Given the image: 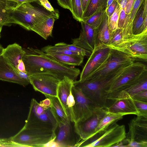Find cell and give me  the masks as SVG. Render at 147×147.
Segmentation results:
<instances>
[{
	"label": "cell",
	"instance_id": "obj_31",
	"mask_svg": "<svg viewBox=\"0 0 147 147\" xmlns=\"http://www.w3.org/2000/svg\"><path fill=\"white\" fill-rule=\"evenodd\" d=\"M41 50L45 53L49 54H67L82 55L79 53L71 51L55 45H48L42 48Z\"/></svg>",
	"mask_w": 147,
	"mask_h": 147
},
{
	"label": "cell",
	"instance_id": "obj_8",
	"mask_svg": "<svg viewBox=\"0 0 147 147\" xmlns=\"http://www.w3.org/2000/svg\"><path fill=\"white\" fill-rule=\"evenodd\" d=\"M146 70V65L139 62H134L128 66L112 84L107 92V99L110 100L120 92L127 89Z\"/></svg>",
	"mask_w": 147,
	"mask_h": 147
},
{
	"label": "cell",
	"instance_id": "obj_33",
	"mask_svg": "<svg viewBox=\"0 0 147 147\" xmlns=\"http://www.w3.org/2000/svg\"><path fill=\"white\" fill-rule=\"evenodd\" d=\"M71 12L74 18L80 22H84L83 11L80 0H70Z\"/></svg>",
	"mask_w": 147,
	"mask_h": 147
},
{
	"label": "cell",
	"instance_id": "obj_48",
	"mask_svg": "<svg viewBox=\"0 0 147 147\" xmlns=\"http://www.w3.org/2000/svg\"><path fill=\"white\" fill-rule=\"evenodd\" d=\"M83 13L85 10L90 0H80Z\"/></svg>",
	"mask_w": 147,
	"mask_h": 147
},
{
	"label": "cell",
	"instance_id": "obj_42",
	"mask_svg": "<svg viewBox=\"0 0 147 147\" xmlns=\"http://www.w3.org/2000/svg\"><path fill=\"white\" fill-rule=\"evenodd\" d=\"M58 4L63 8L71 11L70 0H57Z\"/></svg>",
	"mask_w": 147,
	"mask_h": 147
},
{
	"label": "cell",
	"instance_id": "obj_51",
	"mask_svg": "<svg viewBox=\"0 0 147 147\" xmlns=\"http://www.w3.org/2000/svg\"><path fill=\"white\" fill-rule=\"evenodd\" d=\"M4 49L2 45L0 44V56L2 55Z\"/></svg>",
	"mask_w": 147,
	"mask_h": 147
},
{
	"label": "cell",
	"instance_id": "obj_23",
	"mask_svg": "<svg viewBox=\"0 0 147 147\" xmlns=\"http://www.w3.org/2000/svg\"><path fill=\"white\" fill-rule=\"evenodd\" d=\"M57 19L54 16L48 17L37 24L31 30L46 40L51 36L54 23Z\"/></svg>",
	"mask_w": 147,
	"mask_h": 147
},
{
	"label": "cell",
	"instance_id": "obj_25",
	"mask_svg": "<svg viewBox=\"0 0 147 147\" xmlns=\"http://www.w3.org/2000/svg\"><path fill=\"white\" fill-rule=\"evenodd\" d=\"M47 98L51 100L50 107L58 125L65 124L67 122L70 121L66 115L58 98L54 96H49Z\"/></svg>",
	"mask_w": 147,
	"mask_h": 147
},
{
	"label": "cell",
	"instance_id": "obj_43",
	"mask_svg": "<svg viewBox=\"0 0 147 147\" xmlns=\"http://www.w3.org/2000/svg\"><path fill=\"white\" fill-rule=\"evenodd\" d=\"M135 0H128L125 7L124 8L125 12L127 14L130 13Z\"/></svg>",
	"mask_w": 147,
	"mask_h": 147
},
{
	"label": "cell",
	"instance_id": "obj_50",
	"mask_svg": "<svg viewBox=\"0 0 147 147\" xmlns=\"http://www.w3.org/2000/svg\"><path fill=\"white\" fill-rule=\"evenodd\" d=\"M114 0H107L106 8H107L109 6Z\"/></svg>",
	"mask_w": 147,
	"mask_h": 147
},
{
	"label": "cell",
	"instance_id": "obj_2",
	"mask_svg": "<svg viewBox=\"0 0 147 147\" xmlns=\"http://www.w3.org/2000/svg\"><path fill=\"white\" fill-rule=\"evenodd\" d=\"M126 67L103 78L86 79L82 81L75 80L74 81V86L80 89L83 94L97 106L105 109L107 107L108 90Z\"/></svg>",
	"mask_w": 147,
	"mask_h": 147
},
{
	"label": "cell",
	"instance_id": "obj_7",
	"mask_svg": "<svg viewBox=\"0 0 147 147\" xmlns=\"http://www.w3.org/2000/svg\"><path fill=\"white\" fill-rule=\"evenodd\" d=\"M55 133L23 127L16 134L10 138L18 146L45 147L54 140Z\"/></svg>",
	"mask_w": 147,
	"mask_h": 147
},
{
	"label": "cell",
	"instance_id": "obj_13",
	"mask_svg": "<svg viewBox=\"0 0 147 147\" xmlns=\"http://www.w3.org/2000/svg\"><path fill=\"white\" fill-rule=\"evenodd\" d=\"M111 50L105 45L95 47L80 74L79 80H85L97 69L107 59Z\"/></svg>",
	"mask_w": 147,
	"mask_h": 147
},
{
	"label": "cell",
	"instance_id": "obj_19",
	"mask_svg": "<svg viewBox=\"0 0 147 147\" xmlns=\"http://www.w3.org/2000/svg\"><path fill=\"white\" fill-rule=\"evenodd\" d=\"M74 81L70 78L65 77L59 82L57 91V97L70 121V114L67 105V101L74 85Z\"/></svg>",
	"mask_w": 147,
	"mask_h": 147
},
{
	"label": "cell",
	"instance_id": "obj_36",
	"mask_svg": "<svg viewBox=\"0 0 147 147\" xmlns=\"http://www.w3.org/2000/svg\"><path fill=\"white\" fill-rule=\"evenodd\" d=\"M123 40L122 29L118 28L112 33L108 46L117 44Z\"/></svg>",
	"mask_w": 147,
	"mask_h": 147
},
{
	"label": "cell",
	"instance_id": "obj_10",
	"mask_svg": "<svg viewBox=\"0 0 147 147\" xmlns=\"http://www.w3.org/2000/svg\"><path fill=\"white\" fill-rule=\"evenodd\" d=\"M71 91L75 101L73 109V122L75 123L84 121L91 117L99 107L86 97L80 89L74 85Z\"/></svg>",
	"mask_w": 147,
	"mask_h": 147
},
{
	"label": "cell",
	"instance_id": "obj_3",
	"mask_svg": "<svg viewBox=\"0 0 147 147\" xmlns=\"http://www.w3.org/2000/svg\"><path fill=\"white\" fill-rule=\"evenodd\" d=\"M50 16L59 19V12L47 11L32 5L30 3L18 5L12 11L11 17L14 24H19L28 30H31L33 27L40 21Z\"/></svg>",
	"mask_w": 147,
	"mask_h": 147
},
{
	"label": "cell",
	"instance_id": "obj_28",
	"mask_svg": "<svg viewBox=\"0 0 147 147\" xmlns=\"http://www.w3.org/2000/svg\"><path fill=\"white\" fill-rule=\"evenodd\" d=\"M147 90V70L131 85L124 90L131 96L143 91Z\"/></svg>",
	"mask_w": 147,
	"mask_h": 147
},
{
	"label": "cell",
	"instance_id": "obj_26",
	"mask_svg": "<svg viewBox=\"0 0 147 147\" xmlns=\"http://www.w3.org/2000/svg\"><path fill=\"white\" fill-rule=\"evenodd\" d=\"M144 0H136L130 13L128 14L122 29L123 39L128 38L132 34L133 20L140 7Z\"/></svg>",
	"mask_w": 147,
	"mask_h": 147
},
{
	"label": "cell",
	"instance_id": "obj_49",
	"mask_svg": "<svg viewBox=\"0 0 147 147\" xmlns=\"http://www.w3.org/2000/svg\"><path fill=\"white\" fill-rule=\"evenodd\" d=\"M122 8H124L128 0H115Z\"/></svg>",
	"mask_w": 147,
	"mask_h": 147
},
{
	"label": "cell",
	"instance_id": "obj_29",
	"mask_svg": "<svg viewBox=\"0 0 147 147\" xmlns=\"http://www.w3.org/2000/svg\"><path fill=\"white\" fill-rule=\"evenodd\" d=\"M107 0H90L83 13V21L96 12L106 9Z\"/></svg>",
	"mask_w": 147,
	"mask_h": 147
},
{
	"label": "cell",
	"instance_id": "obj_46",
	"mask_svg": "<svg viewBox=\"0 0 147 147\" xmlns=\"http://www.w3.org/2000/svg\"><path fill=\"white\" fill-rule=\"evenodd\" d=\"M17 69L19 71L27 73L25 65L22 59L19 62L18 65Z\"/></svg>",
	"mask_w": 147,
	"mask_h": 147
},
{
	"label": "cell",
	"instance_id": "obj_9",
	"mask_svg": "<svg viewBox=\"0 0 147 147\" xmlns=\"http://www.w3.org/2000/svg\"><path fill=\"white\" fill-rule=\"evenodd\" d=\"M134 61L133 59L125 53L111 49L105 62L86 79L105 78L120 69L127 67Z\"/></svg>",
	"mask_w": 147,
	"mask_h": 147
},
{
	"label": "cell",
	"instance_id": "obj_18",
	"mask_svg": "<svg viewBox=\"0 0 147 147\" xmlns=\"http://www.w3.org/2000/svg\"><path fill=\"white\" fill-rule=\"evenodd\" d=\"M0 80L16 83L26 86L30 83L21 78L2 55L0 56Z\"/></svg>",
	"mask_w": 147,
	"mask_h": 147
},
{
	"label": "cell",
	"instance_id": "obj_1",
	"mask_svg": "<svg viewBox=\"0 0 147 147\" xmlns=\"http://www.w3.org/2000/svg\"><path fill=\"white\" fill-rule=\"evenodd\" d=\"M24 49L26 53L22 60L29 75L49 73L56 76L61 80L66 76L75 81L80 74L78 68L58 62L41 49L30 47Z\"/></svg>",
	"mask_w": 147,
	"mask_h": 147
},
{
	"label": "cell",
	"instance_id": "obj_21",
	"mask_svg": "<svg viewBox=\"0 0 147 147\" xmlns=\"http://www.w3.org/2000/svg\"><path fill=\"white\" fill-rule=\"evenodd\" d=\"M108 20L106 13L98 27L95 29V47L102 45L107 46L109 43L112 33L109 29Z\"/></svg>",
	"mask_w": 147,
	"mask_h": 147
},
{
	"label": "cell",
	"instance_id": "obj_41",
	"mask_svg": "<svg viewBox=\"0 0 147 147\" xmlns=\"http://www.w3.org/2000/svg\"><path fill=\"white\" fill-rule=\"evenodd\" d=\"M118 3L114 0L112 3L106 9V13L108 17H110L114 12Z\"/></svg>",
	"mask_w": 147,
	"mask_h": 147
},
{
	"label": "cell",
	"instance_id": "obj_20",
	"mask_svg": "<svg viewBox=\"0 0 147 147\" xmlns=\"http://www.w3.org/2000/svg\"><path fill=\"white\" fill-rule=\"evenodd\" d=\"M26 52L24 49L15 43L8 45L4 49L2 55L18 73L17 66L19 62L22 59Z\"/></svg>",
	"mask_w": 147,
	"mask_h": 147
},
{
	"label": "cell",
	"instance_id": "obj_11",
	"mask_svg": "<svg viewBox=\"0 0 147 147\" xmlns=\"http://www.w3.org/2000/svg\"><path fill=\"white\" fill-rule=\"evenodd\" d=\"M29 77L30 84L35 90L41 92L46 98L57 97L58 86L61 80L56 76L41 73L29 75Z\"/></svg>",
	"mask_w": 147,
	"mask_h": 147
},
{
	"label": "cell",
	"instance_id": "obj_16",
	"mask_svg": "<svg viewBox=\"0 0 147 147\" xmlns=\"http://www.w3.org/2000/svg\"><path fill=\"white\" fill-rule=\"evenodd\" d=\"M70 121L65 124L58 125L55 139L48 146L61 147H76V143L73 138Z\"/></svg>",
	"mask_w": 147,
	"mask_h": 147
},
{
	"label": "cell",
	"instance_id": "obj_44",
	"mask_svg": "<svg viewBox=\"0 0 147 147\" xmlns=\"http://www.w3.org/2000/svg\"><path fill=\"white\" fill-rule=\"evenodd\" d=\"M127 146L131 147H147V143L131 142L127 144Z\"/></svg>",
	"mask_w": 147,
	"mask_h": 147
},
{
	"label": "cell",
	"instance_id": "obj_45",
	"mask_svg": "<svg viewBox=\"0 0 147 147\" xmlns=\"http://www.w3.org/2000/svg\"><path fill=\"white\" fill-rule=\"evenodd\" d=\"M42 106L45 107H50L51 105V101L50 99L48 98L39 103Z\"/></svg>",
	"mask_w": 147,
	"mask_h": 147
},
{
	"label": "cell",
	"instance_id": "obj_39",
	"mask_svg": "<svg viewBox=\"0 0 147 147\" xmlns=\"http://www.w3.org/2000/svg\"><path fill=\"white\" fill-rule=\"evenodd\" d=\"M128 15L125 13L124 9L121 8L118 21V28L123 29Z\"/></svg>",
	"mask_w": 147,
	"mask_h": 147
},
{
	"label": "cell",
	"instance_id": "obj_12",
	"mask_svg": "<svg viewBox=\"0 0 147 147\" xmlns=\"http://www.w3.org/2000/svg\"><path fill=\"white\" fill-rule=\"evenodd\" d=\"M110 100L113 102L105 109L107 112L123 116L134 114L138 115V112L131 96L125 91L122 90Z\"/></svg>",
	"mask_w": 147,
	"mask_h": 147
},
{
	"label": "cell",
	"instance_id": "obj_14",
	"mask_svg": "<svg viewBox=\"0 0 147 147\" xmlns=\"http://www.w3.org/2000/svg\"><path fill=\"white\" fill-rule=\"evenodd\" d=\"M107 112L105 109L98 107L89 118L74 123V131L81 141L87 139L95 133L96 128Z\"/></svg>",
	"mask_w": 147,
	"mask_h": 147
},
{
	"label": "cell",
	"instance_id": "obj_24",
	"mask_svg": "<svg viewBox=\"0 0 147 147\" xmlns=\"http://www.w3.org/2000/svg\"><path fill=\"white\" fill-rule=\"evenodd\" d=\"M147 0H144L138 10L133 20L132 26V34H139L147 30L143 26L144 18L147 16Z\"/></svg>",
	"mask_w": 147,
	"mask_h": 147
},
{
	"label": "cell",
	"instance_id": "obj_34",
	"mask_svg": "<svg viewBox=\"0 0 147 147\" xmlns=\"http://www.w3.org/2000/svg\"><path fill=\"white\" fill-rule=\"evenodd\" d=\"M121 7L118 3L116 8L112 15L108 18V25L109 29L112 32L118 28V23Z\"/></svg>",
	"mask_w": 147,
	"mask_h": 147
},
{
	"label": "cell",
	"instance_id": "obj_4",
	"mask_svg": "<svg viewBox=\"0 0 147 147\" xmlns=\"http://www.w3.org/2000/svg\"><path fill=\"white\" fill-rule=\"evenodd\" d=\"M57 126L58 123L50 107H43L36 100L32 98L28 117L23 127L55 133Z\"/></svg>",
	"mask_w": 147,
	"mask_h": 147
},
{
	"label": "cell",
	"instance_id": "obj_5",
	"mask_svg": "<svg viewBox=\"0 0 147 147\" xmlns=\"http://www.w3.org/2000/svg\"><path fill=\"white\" fill-rule=\"evenodd\" d=\"M126 134L125 126L114 122L87 139L81 141L78 147H112L124 140Z\"/></svg>",
	"mask_w": 147,
	"mask_h": 147
},
{
	"label": "cell",
	"instance_id": "obj_47",
	"mask_svg": "<svg viewBox=\"0 0 147 147\" xmlns=\"http://www.w3.org/2000/svg\"><path fill=\"white\" fill-rule=\"evenodd\" d=\"M15 2L19 5L24 3L38 2V0H7Z\"/></svg>",
	"mask_w": 147,
	"mask_h": 147
},
{
	"label": "cell",
	"instance_id": "obj_40",
	"mask_svg": "<svg viewBox=\"0 0 147 147\" xmlns=\"http://www.w3.org/2000/svg\"><path fill=\"white\" fill-rule=\"evenodd\" d=\"M38 2L46 10L51 12H55V10L48 0H38Z\"/></svg>",
	"mask_w": 147,
	"mask_h": 147
},
{
	"label": "cell",
	"instance_id": "obj_22",
	"mask_svg": "<svg viewBox=\"0 0 147 147\" xmlns=\"http://www.w3.org/2000/svg\"><path fill=\"white\" fill-rule=\"evenodd\" d=\"M19 5L7 0H0V25L10 26L14 24L11 17L12 11Z\"/></svg>",
	"mask_w": 147,
	"mask_h": 147
},
{
	"label": "cell",
	"instance_id": "obj_15",
	"mask_svg": "<svg viewBox=\"0 0 147 147\" xmlns=\"http://www.w3.org/2000/svg\"><path fill=\"white\" fill-rule=\"evenodd\" d=\"M137 116L128 123L129 130L124 139L128 144L131 142L147 143V117Z\"/></svg>",
	"mask_w": 147,
	"mask_h": 147
},
{
	"label": "cell",
	"instance_id": "obj_30",
	"mask_svg": "<svg viewBox=\"0 0 147 147\" xmlns=\"http://www.w3.org/2000/svg\"><path fill=\"white\" fill-rule=\"evenodd\" d=\"M123 116L122 115L107 112L96 128L95 133L105 128L113 122H117L121 119L123 118Z\"/></svg>",
	"mask_w": 147,
	"mask_h": 147
},
{
	"label": "cell",
	"instance_id": "obj_17",
	"mask_svg": "<svg viewBox=\"0 0 147 147\" xmlns=\"http://www.w3.org/2000/svg\"><path fill=\"white\" fill-rule=\"evenodd\" d=\"M80 23V36L72 39V44L92 52L95 47V29L84 22Z\"/></svg>",
	"mask_w": 147,
	"mask_h": 147
},
{
	"label": "cell",
	"instance_id": "obj_37",
	"mask_svg": "<svg viewBox=\"0 0 147 147\" xmlns=\"http://www.w3.org/2000/svg\"><path fill=\"white\" fill-rule=\"evenodd\" d=\"M133 100L138 112V115L147 117V102Z\"/></svg>",
	"mask_w": 147,
	"mask_h": 147
},
{
	"label": "cell",
	"instance_id": "obj_52",
	"mask_svg": "<svg viewBox=\"0 0 147 147\" xmlns=\"http://www.w3.org/2000/svg\"><path fill=\"white\" fill-rule=\"evenodd\" d=\"M3 26L2 25H0V38L1 37H0V33H1V31Z\"/></svg>",
	"mask_w": 147,
	"mask_h": 147
},
{
	"label": "cell",
	"instance_id": "obj_6",
	"mask_svg": "<svg viewBox=\"0 0 147 147\" xmlns=\"http://www.w3.org/2000/svg\"><path fill=\"white\" fill-rule=\"evenodd\" d=\"M121 52L135 60L147 61V30L136 35H132L119 43L108 46Z\"/></svg>",
	"mask_w": 147,
	"mask_h": 147
},
{
	"label": "cell",
	"instance_id": "obj_35",
	"mask_svg": "<svg viewBox=\"0 0 147 147\" xmlns=\"http://www.w3.org/2000/svg\"><path fill=\"white\" fill-rule=\"evenodd\" d=\"M55 45L61 47L69 51L80 53L82 56H90L92 52L81 48L75 46L74 45L68 44L63 42L56 44Z\"/></svg>",
	"mask_w": 147,
	"mask_h": 147
},
{
	"label": "cell",
	"instance_id": "obj_27",
	"mask_svg": "<svg viewBox=\"0 0 147 147\" xmlns=\"http://www.w3.org/2000/svg\"><path fill=\"white\" fill-rule=\"evenodd\" d=\"M47 54L49 57L60 63L73 66L80 65L83 61L84 57L80 55Z\"/></svg>",
	"mask_w": 147,
	"mask_h": 147
},
{
	"label": "cell",
	"instance_id": "obj_32",
	"mask_svg": "<svg viewBox=\"0 0 147 147\" xmlns=\"http://www.w3.org/2000/svg\"><path fill=\"white\" fill-rule=\"evenodd\" d=\"M106 9L98 11L84 21L94 29H97L106 14Z\"/></svg>",
	"mask_w": 147,
	"mask_h": 147
},
{
	"label": "cell",
	"instance_id": "obj_38",
	"mask_svg": "<svg viewBox=\"0 0 147 147\" xmlns=\"http://www.w3.org/2000/svg\"><path fill=\"white\" fill-rule=\"evenodd\" d=\"M131 97L133 100L147 102V90L140 92Z\"/></svg>",
	"mask_w": 147,
	"mask_h": 147
}]
</instances>
